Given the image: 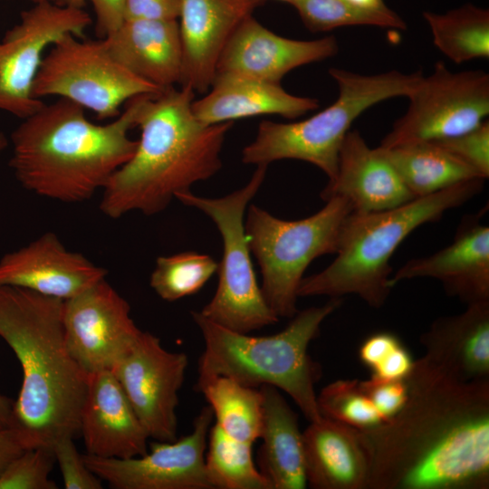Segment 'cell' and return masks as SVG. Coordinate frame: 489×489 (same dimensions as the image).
Returning a JSON list of instances; mask_svg holds the SVG:
<instances>
[{
    "label": "cell",
    "instance_id": "6da1fadb",
    "mask_svg": "<svg viewBox=\"0 0 489 489\" xmlns=\"http://www.w3.org/2000/svg\"><path fill=\"white\" fill-rule=\"evenodd\" d=\"M407 381L403 408L361 430L367 489H488L489 379L454 381L421 357Z\"/></svg>",
    "mask_w": 489,
    "mask_h": 489
},
{
    "label": "cell",
    "instance_id": "7a4b0ae2",
    "mask_svg": "<svg viewBox=\"0 0 489 489\" xmlns=\"http://www.w3.org/2000/svg\"><path fill=\"white\" fill-rule=\"evenodd\" d=\"M194 100L187 86L141 96L136 149L101 190L99 207L106 216L158 214L195 183L219 171L222 148L234 122L204 124L193 112Z\"/></svg>",
    "mask_w": 489,
    "mask_h": 489
},
{
    "label": "cell",
    "instance_id": "3957f363",
    "mask_svg": "<svg viewBox=\"0 0 489 489\" xmlns=\"http://www.w3.org/2000/svg\"><path fill=\"white\" fill-rule=\"evenodd\" d=\"M146 95V94H145ZM142 95L106 124L91 122L81 106L58 99L24 119L11 135L9 166L26 190L62 203H81L102 190L133 155Z\"/></svg>",
    "mask_w": 489,
    "mask_h": 489
},
{
    "label": "cell",
    "instance_id": "277c9868",
    "mask_svg": "<svg viewBox=\"0 0 489 489\" xmlns=\"http://www.w3.org/2000/svg\"><path fill=\"white\" fill-rule=\"evenodd\" d=\"M64 301L0 284V338L23 371L14 428L27 449L52 447L80 434L88 374L72 357L63 328Z\"/></svg>",
    "mask_w": 489,
    "mask_h": 489
},
{
    "label": "cell",
    "instance_id": "5b68a950",
    "mask_svg": "<svg viewBox=\"0 0 489 489\" xmlns=\"http://www.w3.org/2000/svg\"><path fill=\"white\" fill-rule=\"evenodd\" d=\"M484 181H464L391 209L352 212L341 229L335 259L320 273L302 278L298 297L355 294L369 306L380 308L393 288L389 260L400 244L417 227L473 198Z\"/></svg>",
    "mask_w": 489,
    "mask_h": 489
},
{
    "label": "cell",
    "instance_id": "8992f818",
    "mask_svg": "<svg viewBox=\"0 0 489 489\" xmlns=\"http://www.w3.org/2000/svg\"><path fill=\"white\" fill-rule=\"evenodd\" d=\"M340 303V298H331L321 306L298 311L283 331L267 336L233 331L191 312L205 344L197 385L218 376L253 388L270 385L289 395L307 420H318L315 384L321 368L308 348Z\"/></svg>",
    "mask_w": 489,
    "mask_h": 489
},
{
    "label": "cell",
    "instance_id": "52a82bcc",
    "mask_svg": "<svg viewBox=\"0 0 489 489\" xmlns=\"http://www.w3.org/2000/svg\"><path fill=\"white\" fill-rule=\"evenodd\" d=\"M329 73L339 88L336 101L303 120L260 122L254 139L242 151L244 164L268 166L276 160L298 159L316 166L331 181L337 174L340 146L352 122L382 101L409 97L424 76L421 71L366 75L338 68H331Z\"/></svg>",
    "mask_w": 489,
    "mask_h": 489
},
{
    "label": "cell",
    "instance_id": "ba28073f",
    "mask_svg": "<svg viewBox=\"0 0 489 489\" xmlns=\"http://www.w3.org/2000/svg\"><path fill=\"white\" fill-rule=\"evenodd\" d=\"M325 202L317 213L293 221L249 206L246 238L260 266L263 295L279 319L298 312V288L305 270L315 258L336 253L343 225L353 212L342 197Z\"/></svg>",
    "mask_w": 489,
    "mask_h": 489
},
{
    "label": "cell",
    "instance_id": "9c48e42d",
    "mask_svg": "<svg viewBox=\"0 0 489 489\" xmlns=\"http://www.w3.org/2000/svg\"><path fill=\"white\" fill-rule=\"evenodd\" d=\"M266 171V165L256 166L246 185L222 197H199L191 191L177 197L209 216L223 243L216 291L199 312L212 322L240 333H250L279 321L257 283L244 229L245 208L260 189Z\"/></svg>",
    "mask_w": 489,
    "mask_h": 489
},
{
    "label": "cell",
    "instance_id": "30bf717a",
    "mask_svg": "<svg viewBox=\"0 0 489 489\" xmlns=\"http://www.w3.org/2000/svg\"><path fill=\"white\" fill-rule=\"evenodd\" d=\"M161 91L118 63L101 39L84 40L72 34L50 47L33 86L35 98L70 101L91 110L99 120L117 118L120 107L132 98Z\"/></svg>",
    "mask_w": 489,
    "mask_h": 489
},
{
    "label": "cell",
    "instance_id": "8fae6325",
    "mask_svg": "<svg viewBox=\"0 0 489 489\" xmlns=\"http://www.w3.org/2000/svg\"><path fill=\"white\" fill-rule=\"evenodd\" d=\"M408 99L407 112L380 147L442 140L478 127L489 114V74L481 70L453 72L438 62Z\"/></svg>",
    "mask_w": 489,
    "mask_h": 489
},
{
    "label": "cell",
    "instance_id": "7c38bea8",
    "mask_svg": "<svg viewBox=\"0 0 489 489\" xmlns=\"http://www.w3.org/2000/svg\"><path fill=\"white\" fill-rule=\"evenodd\" d=\"M91 24L82 8L50 2L23 11L0 42V110L24 120L41 109L33 86L45 51L64 35L83 38Z\"/></svg>",
    "mask_w": 489,
    "mask_h": 489
},
{
    "label": "cell",
    "instance_id": "4fadbf2b",
    "mask_svg": "<svg viewBox=\"0 0 489 489\" xmlns=\"http://www.w3.org/2000/svg\"><path fill=\"white\" fill-rule=\"evenodd\" d=\"M214 415L207 405L192 431L174 441H157L140 456L119 459L82 455L87 466L114 489H213L205 454Z\"/></svg>",
    "mask_w": 489,
    "mask_h": 489
},
{
    "label": "cell",
    "instance_id": "5bb4252c",
    "mask_svg": "<svg viewBox=\"0 0 489 489\" xmlns=\"http://www.w3.org/2000/svg\"><path fill=\"white\" fill-rule=\"evenodd\" d=\"M187 365L186 353L167 350L157 336L142 331L110 370L149 438L177 439L176 409Z\"/></svg>",
    "mask_w": 489,
    "mask_h": 489
},
{
    "label": "cell",
    "instance_id": "9a60e30c",
    "mask_svg": "<svg viewBox=\"0 0 489 489\" xmlns=\"http://www.w3.org/2000/svg\"><path fill=\"white\" fill-rule=\"evenodd\" d=\"M63 328L69 352L88 375L111 370L142 331L106 278L64 301Z\"/></svg>",
    "mask_w": 489,
    "mask_h": 489
},
{
    "label": "cell",
    "instance_id": "2e32d148",
    "mask_svg": "<svg viewBox=\"0 0 489 489\" xmlns=\"http://www.w3.org/2000/svg\"><path fill=\"white\" fill-rule=\"evenodd\" d=\"M338 51L333 35L315 40L290 39L274 34L250 15L229 39L216 73L281 83L291 71L331 58Z\"/></svg>",
    "mask_w": 489,
    "mask_h": 489
},
{
    "label": "cell",
    "instance_id": "e0dca14e",
    "mask_svg": "<svg viewBox=\"0 0 489 489\" xmlns=\"http://www.w3.org/2000/svg\"><path fill=\"white\" fill-rule=\"evenodd\" d=\"M108 272L81 253L68 250L46 232L0 259V284L18 286L62 301L105 279Z\"/></svg>",
    "mask_w": 489,
    "mask_h": 489
},
{
    "label": "cell",
    "instance_id": "ac0fdd59",
    "mask_svg": "<svg viewBox=\"0 0 489 489\" xmlns=\"http://www.w3.org/2000/svg\"><path fill=\"white\" fill-rule=\"evenodd\" d=\"M262 2L181 0L178 29L182 50L180 86L206 93L232 34Z\"/></svg>",
    "mask_w": 489,
    "mask_h": 489
},
{
    "label": "cell",
    "instance_id": "d6986e66",
    "mask_svg": "<svg viewBox=\"0 0 489 489\" xmlns=\"http://www.w3.org/2000/svg\"><path fill=\"white\" fill-rule=\"evenodd\" d=\"M481 216L463 217L449 245L404 264L391 275L392 287L404 280L427 277L439 281L448 295L466 305L488 301L489 227Z\"/></svg>",
    "mask_w": 489,
    "mask_h": 489
},
{
    "label": "cell",
    "instance_id": "ffe728a7",
    "mask_svg": "<svg viewBox=\"0 0 489 489\" xmlns=\"http://www.w3.org/2000/svg\"><path fill=\"white\" fill-rule=\"evenodd\" d=\"M80 434L87 454L99 457L127 459L149 450V436L110 370L88 375Z\"/></svg>",
    "mask_w": 489,
    "mask_h": 489
},
{
    "label": "cell",
    "instance_id": "44dd1931",
    "mask_svg": "<svg viewBox=\"0 0 489 489\" xmlns=\"http://www.w3.org/2000/svg\"><path fill=\"white\" fill-rule=\"evenodd\" d=\"M321 197L324 201L342 197L357 213L391 209L416 198L377 148L370 149L357 130L345 136L336 177Z\"/></svg>",
    "mask_w": 489,
    "mask_h": 489
},
{
    "label": "cell",
    "instance_id": "7402d4cb",
    "mask_svg": "<svg viewBox=\"0 0 489 489\" xmlns=\"http://www.w3.org/2000/svg\"><path fill=\"white\" fill-rule=\"evenodd\" d=\"M419 341L423 358L446 378L458 382L489 379V300L437 318Z\"/></svg>",
    "mask_w": 489,
    "mask_h": 489
},
{
    "label": "cell",
    "instance_id": "603a6c76",
    "mask_svg": "<svg viewBox=\"0 0 489 489\" xmlns=\"http://www.w3.org/2000/svg\"><path fill=\"white\" fill-rule=\"evenodd\" d=\"M307 485L367 489L370 456L361 430L321 417L302 432Z\"/></svg>",
    "mask_w": 489,
    "mask_h": 489
},
{
    "label": "cell",
    "instance_id": "cb8c5ba5",
    "mask_svg": "<svg viewBox=\"0 0 489 489\" xmlns=\"http://www.w3.org/2000/svg\"><path fill=\"white\" fill-rule=\"evenodd\" d=\"M110 56L162 91L179 84L182 50L177 20H124L101 38Z\"/></svg>",
    "mask_w": 489,
    "mask_h": 489
},
{
    "label": "cell",
    "instance_id": "d4e9b609",
    "mask_svg": "<svg viewBox=\"0 0 489 489\" xmlns=\"http://www.w3.org/2000/svg\"><path fill=\"white\" fill-rule=\"evenodd\" d=\"M206 93L194 100L192 110L206 125L261 115L293 120L320 106L317 99L292 95L280 83L230 73H216Z\"/></svg>",
    "mask_w": 489,
    "mask_h": 489
},
{
    "label": "cell",
    "instance_id": "484cf974",
    "mask_svg": "<svg viewBox=\"0 0 489 489\" xmlns=\"http://www.w3.org/2000/svg\"><path fill=\"white\" fill-rule=\"evenodd\" d=\"M259 388L264 398V420L257 467L273 489H304L307 480L298 415L281 390L270 385Z\"/></svg>",
    "mask_w": 489,
    "mask_h": 489
},
{
    "label": "cell",
    "instance_id": "4316f807",
    "mask_svg": "<svg viewBox=\"0 0 489 489\" xmlns=\"http://www.w3.org/2000/svg\"><path fill=\"white\" fill-rule=\"evenodd\" d=\"M377 149L415 197H426L464 181L483 178L473 168L435 142L391 148L379 146Z\"/></svg>",
    "mask_w": 489,
    "mask_h": 489
},
{
    "label": "cell",
    "instance_id": "83f0119b",
    "mask_svg": "<svg viewBox=\"0 0 489 489\" xmlns=\"http://www.w3.org/2000/svg\"><path fill=\"white\" fill-rule=\"evenodd\" d=\"M212 408L216 425L229 436L254 444L260 439L264 398L259 388L218 376L197 385Z\"/></svg>",
    "mask_w": 489,
    "mask_h": 489
},
{
    "label": "cell",
    "instance_id": "f1b7e54d",
    "mask_svg": "<svg viewBox=\"0 0 489 489\" xmlns=\"http://www.w3.org/2000/svg\"><path fill=\"white\" fill-rule=\"evenodd\" d=\"M433 42L455 63L489 57V12L473 5L445 14L425 12Z\"/></svg>",
    "mask_w": 489,
    "mask_h": 489
},
{
    "label": "cell",
    "instance_id": "f546056e",
    "mask_svg": "<svg viewBox=\"0 0 489 489\" xmlns=\"http://www.w3.org/2000/svg\"><path fill=\"white\" fill-rule=\"evenodd\" d=\"M205 465L213 489H273L253 459V445L226 435L211 426Z\"/></svg>",
    "mask_w": 489,
    "mask_h": 489
},
{
    "label": "cell",
    "instance_id": "4dcf8cb0",
    "mask_svg": "<svg viewBox=\"0 0 489 489\" xmlns=\"http://www.w3.org/2000/svg\"><path fill=\"white\" fill-rule=\"evenodd\" d=\"M217 268L218 263L210 255L197 252L159 256L149 285L162 300L175 302L201 290Z\"/></svg>",
    "mask_w": 489,
    "mask_h": 489
},
{
    "label": "cell",
    "instance_id": "1f68e13d",
    "mask_svg": "<svg viewBox=\"0 0 489 489\" xmlns=\"http://www.w3.org/2000/svg\"><path fill=\"white\" fill-rule=\"evenodd\" d=\"M304 25L312 32H327L338 27L373 25L406 29L405 22L388 6L363 9L345 0H296L292 5Z\"/></svg>",
    "mask_w": 489,
    "mask_h": 489
},
{
    "label": "cell",
    "instance_id": "d6a6232c",
    "mask_svg": "<svg viewBox=\"0 0 489 489\" xmlns=\"http://www.w3.org/2000/svg\"><path fill=\"white\" fill-rule=\"evenodd\" d=\"M317 404L321 417L360 430H369L383 424L359 379L331 382L317 394Z\"/></svg>",
    "mask_w": 489,
    "mask_h": 489
},
{
    "label": "cell",
    "instance_id": "836d02e7",
    "mask_svg": "<svg viewBox=\"0 0 489 489\" xmlns=\"http://www.w3.org/2000/svg\"><path fill=\"white\" fill-rule=\"evenodd\" d=\"M54 462L52 447L26 449L0 476V489H56L49 477Z\"/></svg>",
    "mask_w": 489,
    "mask_h": 489
},
{
    "label": "cell",
    "instance_id": "e575fe53",
    "mask_svg": "<svg viewBox=\"0 0 489 489\" xmlns=\"http://www.w3.org/2000/svg\"><path fill=\"white\" fill-rule=\"evenodd\" d=\"M435 142L473 168L483 178L489 177V121L464 134Z\"/></svg>",
    "mask_w": 489,
    "mask_h": 489
},
{
    "label": "cell",
    "instance_id": "d590c367",
    "mask_svg": "<svg viewBox=\"0 0 489 489\" xmlns=\"http://www.w3.org/2000/svg\"><path fill=\"white\" fill-rule=\"evenodd\" d=\"M52 448L65 489L102 488V480L87 466L73 443V437H62Z\"/></svg>",
    "mask_w": 489,
    "mask_h": 489
},
{
    "label": "cell",
    "instance_id": "8d00e7d4",
    "mask_svg": "<svg viewBox=\"0 0 489 489\" xmlns=\"http://www.w3.org/2000/svg\"><path fill=\"white\" fill-rule=\"evenodd\" d=\"M361 382L383 423L393 418L403 408L408 400L407 379L383 380L370 377L367 380H361Z\"/></svg>",
    "mask_w": 489,
    "mask_h": 489
},
{
    "label": "cell",
    "instance_id": "74e56055",
    "mask_svg": "<svg viewBox=\"0 0 489 489\" xmlns=\"http://www.w3.org/2000/svg\"><path fill=\"white\" fill-rule=\"evenodd\" d=\"M90 1L96 17V33L104 38L115 31L125 20V0H60L59 5L82 8Z\"/></svg>",
    "mask_w": 489,
    "mask_h": 489
},
{
    "label": "cell",
    "instance_id": "f35d334b",
    "mask_svg": "<svg viewBox=\"0 0 489 489\" xmlns=\"http://www.w3.org/2000/svg\"><path fill=\"white\" fill-rule=\"evenodd\" d=\"M181 0H125V20H177Z\"/></svg>",
    "mask_w": 489,
    "mask_h": 489
},
{
    "label": "cell",
    "instance_id": "ab89813d",
    "mask_svg": "<svg viewBox=\"0 0 489 489\" xmlns=\"http://www.w3.org/2000/svg\"><path fill=\"white\" fill-rule=\"evenodd\" d=\"M400 344H402L400 339L392 332L373 333L360 344L359 359L371 371Z\"/></svg>",
    "mask_w": 489,
    "mask_h": 489
},
{
    "label": "cell",
    "instance_id": "60d3db41",
    "mask_svg": "<svg viewBox=\"0 0 489 489\" xmlns=\"http://www.w3.org/2000/svg\"><path fill=\"white\" fill-rule=\"evenodd\" d=\"M414 363L412 355L402 343L371 371L370 377L383 380L406 379Z\"/></svg>",
    "mask_w": 489,
    "mask_h": 489
},
{
    "label": "cell",
    "instance_id": "b9f144b4",
    "mask_svg": "<svg viewBox=\"0 0 489 489\" xmlns=\"http://www.w3.org/2000/svg\"><path fill=\"white\" fill-rule=\"evenodd\" d=\"M26 449L15 428H0V476L7 466Z\"/></svg>",
    "mask_w": 489,
    "mask_h": 489
},
{
    "label": "cell",
    "instance_id": "7bdbcfd3",
    "mask_svg": "<svg viewBox=\"0 0 489 489\" xmlns=\"http://www.w3.org/2000/svg\"><path fill=\"white\" fill-rule=\"evenodd\" d=\"M14 401L0 393V428L13 427Z\"/></svg>",
    "mask_w": 489,
    "mask_h": 489
},
{
    "label": "cell",
    "instance_id": "ee69618b",
    "mask_svg": "<svg viewBox=\"0 0 489 489\" xmlns=\"http://www.w3.org/2000/svg\"><path fill=\"white\" fill-rule=\"evenodd\" d=\"M349 4L363 9H379L386 5L383 0H345Z\"/></svg>",
    "mask_w": 489,
    "mask_h": 489
},
{
    "label": "cell",
    "instance_id": "f6af8a7d",
    "mask_svg": "<svg viewBox=\"0 0 489 489\" xmlns=\"http://www.w3.org/2000/svg\"><path fill=\"white\" fill-rule=\"evenodd\" d=\"M8 143L7 137L0 131V154L7 148Z\"/></svg>",
    "mask_w": 489,
    "mask_h": 489
},
{
    "label": "cell",
    "instance_id": "bcb514c9",
    "mask_svg": "<svg viewBox=\"0 0 489 489\" xmlns=\"http://www.w3.org/2000/svg\"><path fill=\"white\" fill-rule=\"evenodd\" d=\"M34 4L40 3V2H50L56 5H59L60 0H32Z\"/></svg>",
    "mask_w": 489,
    "mask_h": 489
},
{
    "label": "cell",
    "instance_id": "7dc6e473",
    "mask_svg": "<svg viewBox=\"0 0 489 489\" xmlns=\"http://www.w3.org/2000/svg\"><path fill=\"white\" fill-rule=\"evenodd\" d=\"M258 1L263 2L264 0H258ZM278 1H283L291 5H293L296 0H278Z\"/></svg>",
    "mask_w": 489,
    "mask_h": 489
}]
</instances>
